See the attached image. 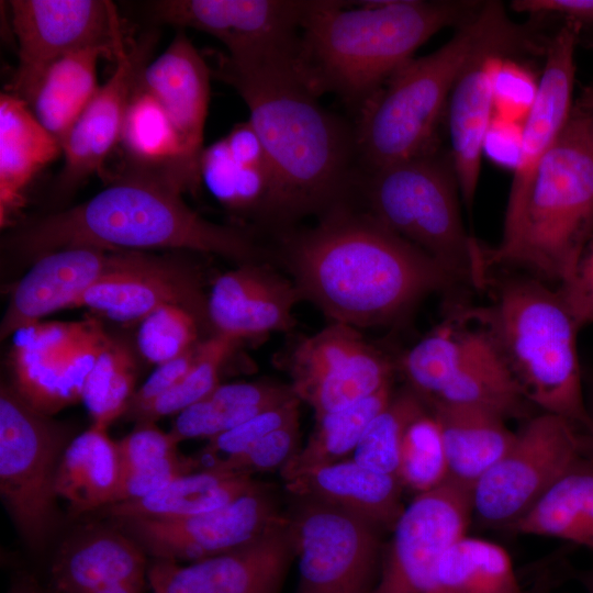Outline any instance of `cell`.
Here are the masks:
<instances>
[{
	"label": "cell",
	"instance_id": "7402d4cb",
	"mask_svg": "<svg viewBox=\"0 0 593 593\" xmlns=\"http://www.w3.org/2000/svg\"><path fill=\"white\" fill-rule=\"evenodd\" d=\"M211 77V67L181 32L163 54L144 67L136 81L166 112L181 144L186 165L200 181Z\"/></svg>",
	"mask_w": 593,
	"mask_h": 593
},
{
	"label": "cell",
	"instance_id": "8d00e7d4",
	"mask_svg": "<svg viewBox=\"0 0 593 593\" xmlns=\"http://www.w3.org/2000/svg\"><path fill=\"white\" fill-rule=\"evenodd\" d=\"M136 365L131 350L111 342L89 372L81 401L92 423L108 427L125 414L134 394Z\"/></svg>",
	"mask_w": 593,
	"mask_h": 593
},
{
	"label": "cell",
	"instance_id": "f907efd6",
	"mask_svg": "<svg viewBox=\"0 0 593 593\" xmlns=\"http://www.w3.org/2000/svg\"><path fill=\"white\" fill-rule=\"evenodd\" d=\"M511 7L534 18L562 19L564 23L575 25L579 35L593 29V0H514Z\"/></svg>",
	"mask_w": 593,
	"mask_h": 593
},
{
	"label": "cell",
	"instance_id": "7a4b0ae2",
	"mask_svg": "<svg viewBox=\"0 0 593 593\" xmlns=\"http://www.w3.org/2000/svg\"><path fill=\"white\" fill-rule=\"evenodd\" d=\"M211 71L248 108L272 171V222L343 204L355 177V128L322 107L300 57L239 64L220 54Z\"/></svg>",
	"mask_w": 593,
	"mask_h": 593
},
{
	"label": "cell",
	"instance_id": "60d3db41",
	"mask_svg": "<svg viewBox=\"0 0 593 593\" xmlns=\"http://www.w3.org/2000/svg\"><path fill=\"white\" fill-rule=\"evenodd\" d=\"M201 331L215 335L190 310L165 304L141 321L136 336L137 348L147 361L159 366L201 343Z\"/></svg>",
	"mask_w": 593,
	"mask_h": 593
},
{
	"label": "cell",
	"instance_id": "ac0fdd59",
	"mask_svg": "<svg viewBox=\"0 0 593 593\" xmlns=\"http://www.w3.org/2000/svg\"><path fill=\"white\" fill-rule=\"evenodd\" d=\"M295 553L290 522L238 549L180 566L155 560L153 593H279Z\"/></svg>",
	"mask_w": 593,
	"mask_h": 593
},
{
	"label": "cell",
	"instance_id": "2e32d148",
	"mask_svg": "<svg viewBox=\"0 0 593 593\" xmlns=\"http://www.w3.org/2000/svg\"><path fill=\"white\" fill-rule=\"evenodd\" d=\"M287 521L271 495L261 488L222 507L197 515L136 517L119 522L155 560L195 562L251 544Z\"/></svg>",
	"mask_w": 593,
	"mask_h": 593
},
{
	"label": "cell",
	"instance_id": "f1b7e54d",
	"mask_svg": "<svg viewBox=\"0 0 593 593\" xmlns=\"http://www.w3.org/2000/svg\"><path fill=\"white\" fill-rule=\"evenodd\" d=\"M107 428L92 423L70 440L61 457L55 491L74 515L115 503L122 467L116 441Z\"/></svg>",
	"mask_w": 593,
	"mask_h": 593
},
{
	"label": "cell",
	"instance_id": "ab89813d",
	"mask_svg": "<svg viewBox=\"0 0 593 593\" xmlns=\"http://www.w3.org/2000/svg\"><path fill=\"white\" fill-rule=\"evenodd\" d=\"M398 479L416 494L433 490L448 480V467L440 428L429 411L407 427L399 460Z\"/></svg>",
	"mask_w": 593,
	"mask_h": 593
},
{
	"label": "cell",
	"instance_id": "603a6c76",
	"mask_svg": "<svg viewBox=\"0 0 593 593\" xmlns=\"http://www.w3.org/2000/svg\"><path fill=\"white\" fill-rule=\"evenodd\" d=\"M299 300L292 281L250 262L215 279L208 312L215 334L239 340L290 329L295 323L292 309Z\"/></svg>",
	"mask_w": 593,
	"mask_h": 593
},
{
	"label": "cell",
	"instance_id": "d6986e66",
	"mask_svg": "<svg viewBox=\"0 0 593 593\" xmlns=\"http://www.w3.org/2000/svg\"><path fill=\"white\" fill-rule=\"evenodd\" d=\"M137 254L79 246L35 259L11 293L0 325V338L14 335L55 311L75 306L88 289L130 266Z\"/></svg>",
	"mask_w": 593,
	"mask_h": 593
},
{
	"label": "cell",
	"instance_id": "836d02e7",
	"mask_svg": "<svg viewBox=\"0 0 593 593\" xmlns=\"http://www.w3.org/2000/svg\"><path fill=\"white\" fill-rule=\"evenodd\" d=\"M429 593H526L507 551L467 534L440 557Z\"/></svg>",
	"mask_w": 593,
	"mask_h": 593
},
{
	"label": "cell",
	"instance_id": "d6a6232c",
	"mask_svg": "<svg viewBox=\"0 0 593 593\" xmlns=\"http://www.w3.org/2000/svg\"><path fill=\"white\" fill-rule=\"evenodd\" d=\"M101 57L113 56L105 48L90 47L59 58L47 69L26 102L60 146L100 88L97 65Z\"/></svg>",
	"mask_w": 593,
	"mask_h": 593
},
{
	"label": "cell",
	"instance_id": "44dd1931",
	"mask_svg": "<svg viewBox=\"0 0 593 593\" xmlns=\"http://www.w3.org/2000/svg\"><path fill=\"white\" fill-rule=\"evenodd\" d=\"M165 304L190 310L213 331L208 296L198 275L180 262L143 251L130 266L88 289L75 306H86L112 321L128 324L141 322Z\"/></svg>",
	"mask_w": 593,
	"mask_h": 593
},
{
	"label": "cell",
	"instance_id": "b9f144b4",
	"mask_svg": "<svg viewBox=\"0 0 593 593\" xmlns=\"http://www.w3.org/2000/svg\"><path fill=\"white\" fill-rule=\"evenodd\" d=\"M299 404L300 400L293 398L210 438L202 451L203 458L208 460L206 467L245 452L273 429L299 418Z\"/></svg>",
	"mask_w": 593,
	"mask_h": 593
},
{
	"label": "cell",
	"instance_id": "7bdbcfd3",
	"mask_svg": "<svg viewBox=\"0 0 593 593\" xmlns=\"http://www.w3.org/2000/svg\"><path fill=\"white\" fill-rule=\"evenodd\" d=\"M299 441V418H295L264 436L245 452L210 467L248 474L281 471L300 450Z\"/></svg>",
	"mask_w": 593,
	"mask_h": 593
},
{
	"label": "cell",
	"instance_id": "e575fe53",
	"mask_svg": "<svg viewBox=\"0 0 593 593\" xmlns=\"http://www.w3.org/2000/svg\"><path fill=\"white\" fill-rule=\"evenodd\" d=\"M392 387L342 410L315 418V427L303 448L281 469V475L343 460L355 451L373 418L393 396Z\"/></svg>",
	"mask_w": 593,
	"mask_h": 593
},
{
	"label": "cell",
	"instance_id": "6da1fadb",
	"mask_svg": "<svg viewBox=\"0 0 593 593\" xmlns=\"http://www.w3.org/2000/svg\"><path fill=\"white\" fill-rule=\"evenodd\" d=\"M313 227L286 232L282 259L301 299L354 327L393 322L459 282L426 253L345 203Z\"/></svg>",
	"mask_w": 593,
	"mask_h": 593
},
{
	"label": "cell",
	"instance_id": "680465c9",
	"mask_svg": "<svg viewBox=\"0 0 593 593\" xmlns=\"http://www.w3.org/2000/svg\"><path fill=\"white\" fill-rule=\"evenodd\" d=\"M583 450L584 454L593 457V436L583 434Z\"/></svg>",
	"mask_w": 593,
	"mask_h": 593
},
{
	"label": "cell",
	"instance_id": "6f0895ef",
	"mask_svg": "<svg viewBox=\"0 0 593 593\" xmlns=\"http://www.w3.org/2000/svg\"><path fill=\"white\" fill-rule=\"evenodd\" d=\"M10 593H46L32 584H20Z\"/></svg>",
	"mask_w": 593,
	"mask_h": 593
},
{
	"label": "cell",
	"instance_id": "9c48e42d",
	"mask_svg": "<svg viewBox=\"0 0 593 593\" xmlns=\"http://www.w3.org/2000/svg\"><path fill=\"white\" fill-rule=\"evenodd\" d=\"M69 429L29 404L13 385L0 391V494L23 539L41 548L54 527L55 483Z\"/></svg>",
	"mask_w": 593,
	"mask_h": 593
},
{
	"label": "cell",
	"instance_id": "e0dca14e",
	"mask_svg": "<svg viewBox=\"0 0 593 593\" xmlns=\"http://www.w3.org/2000/svg\"><path fill=\"white\" fill-rule=\"evenodd\" d=\"M579 44L575 25L563 23L549 38L537 96L523 122L519 155L514 167L501 242L508 245L519 226L536 171L558 141L573 109L574 53Z\"/></svg>",
	"mask_w": 593,
	"mask_h": 593
},
{
	"label": "cell",
	"instance_id": "83f0119b",
	"mask_svg": "<svg viewBox=\"0 0 593 593\" xmlns=\"http://www.w3.org/2000/svg\"><path fill=\"white\" fill-rule=\"evenodd\" d=\"M438 422L448 480L471 491L474 483L507 451L515 433L494 412L467 405L427 402Z\"/></svg>",
	"mask_w": 593,
	"mask_h": 593
},
{
	"label": "cell",
	"instance_id": "f546056e",
	"mask_svg": "<svg viewBox=\"0 0 593 593\" xmlns=\"http://www.w3.org/2000/svg\"><path fill=\"white\" fill-rule=\"evenodd\" d=\"M200 176L227 210L272 222L273 177L262 148L232 147L222 137L204 147Z\"/></svg>",
	"mask_w": 593,
	"mask_h": 593
},
{
	"label": "cell",
	"instance_id": "cb8c5ba5",
	"mask_svg": "<svg viewBox=\"0 0 593 593\" xmlns=\"http://www.w3.org/2000/svg\"><path fill=\"white\" fill-rule=\"evenodd\" d=\"M282 478L287 490L299 499L343 510L380 530H392L404 511L399 479L354 459L301 469Z\"/></svg>",
	"mask_w": 593,
	"mask_h": 593
},
{
	"label": "cell",
	"instance_id": "52a82bcc",
	"mask_svg": "<svg viewBox=\"0 0 593 593\" xmlns=\"http://www.w3.org/2000/svg\"><path fill=\"white\" fill-rule=\"evenodd\" d=\"M593 236V152L584 113L572 109L558 141L541 160L512 242L484 249V265L514 267L546 283L573 275Z\"/></svg>",
	"mask_w": 593,
	"mask_h": 593
},
{
	"label": "cell",
	"instance_id": "681fc988",
	"mask_svg": "<svg viewBox=\"0 0 593 593\" xmlns=\"http://www.w3.org/2000/svg\"><path fill=\"white\" fill-rule=\"evenodd\" d=\"M200 344L201 343L182 355L157 366L144 384L134 392L125 415L131 417L177 385L195 363Z\"/></svg>",
	"mask_w": 593,
	"mask_h": 593
},
{
	"label": "cell",
	"instance_id": "ba28073f",
	"mask_svg": "<svg viewBox=\"0 0 593 593\" xmlns=\"http://www.w3.org/2000/svg\"><path fill=\"white\" fill-rule=\"evenodd\" d=\"M367 171L370 216L439 262L459 283L477 289L488 284L484 248L467 234L461 220L450 153L436 145Z\"/></svg>",
	"mask_w": 593,
	"mask_h": 593
},
{
	"label": "cell",
	"instance_id": "f35d334b",
	"mask_svg": "<svg viewBox=\"0 0 593 593\" xmlns=\"http://www.w3.org/2000/svg\"><path fill=\"white\" fill-rule=\"evenodd\" d=\"M237 342L223 334H215L201 342L198 358L188 374L130 418L138 423H154L160 417L179 414L206 398L220 384L221 367Z\"/></svg>",
	"mask_w": 593,
	"mask_h": 593
},
{
	"label": "cell",
	"instance_id": "db71d44e",
	"mask_svg": "<svg viewBox=\"0 0 593 593\" xmlns=\"http://www.w3.org/2000/svg\"><path fill=\"white\" fill-rule=\"evenodd\" d=\"M573 107L582 112H593V82L582 90Z\"/></svg>",
	"mask_w": 593,
	"mask_h": 593
},
{
	"label": "cell",
	"instance_id": "f5cc1de1",
	"mask_svg": "<svg viewBox=\"0 0 593 593\" xmlns=\"http://www.w3.org/2000/svg\"><path fill=\"white\" fill-rule=\"evenodd\" d=\"M145 584L118 583L94 591L93 593H142Z\"/></svg>",
	"mask_w": 593,
	"mask_h": 593
},
{
	"label": "cell",
	"instance_id": "1f68e13d",
	"mask_svg": "<svg viewBox=\"0 0 593 593\" xmlns=\"http://www.w3.org/2000/svg\"><path fill=\"white\" fill-rule=\"evenodd\" d=\"M585 455L508 528L525 535L563 539L593 551V457Z\"/></svg>",
	"mask_w": 593,
	"mask_h": 593
},
{
	"label": "cell",
	"instance_id": "d590c367",
	"mask_svg": "<svg viewBox=\"0 0 593 593\" xmlns=\"http://www.w3.org/2000/svg\"><path fill=\"white\" fill-rule=\"evenodd\" d=\"M479 328L456 327L446 321L410 348L400 368L411 389L425 401L434 399L472 349Z\"/></svg>",
	"mask_w": 593,
	"mask_h": 593
},
{
	"label": "cell",
	"instance_id": "5b68a950",
	"mask_svg": "<svg viewBox=\"0 0 593 593\" xmlns=\"http://www.w3.org/2000/svg\"><path fill=\"white\" fill-rule=\"evenodd\" d=\"M546 42L535 27L511 21L501 2H483L446 44L410 59L362 107L354 127L357 157L371 170L434 148L446 101L474 57L488 51L542 54Z\"/></svg>",
	"mask_w": 593,
	"mask_h": 593
},
{
	"label": "cell",
	"instance_id": "74e56055",
	"mask_svg": "<svg viewBox=\"0 0 593 593\" xmlns=\"http://www.w3.org/2000/svg\"><path fill=\"white\" fill-rule=\"evenodd\" d=\"M426 410L425 400L412 389L393 394L366 429L353 459L398 478L406 429Z\"/></svg>",
	"mask_w": 593,
	"mask_h": 593
},
{
	"label": "cell",
	"instance_id": "277c9868",
	"mask_svg": "<svg viewBox=\"0 0 593 593\" xmlns=\"http://www.w3.org/2000/svg\"><path fill=\"white\" fill-rule=\"evenodd\" d=\"M14 245L34 259L79 246L131 251L188 249L240 265L257 262L259 255L243 231L201 217L164 179L131 169L88 201L30 225L14 238Z\"/></svg>",
	"mask_w": 593,
	"mask_h": 593
},
{
	"label": "cell",
	"instance_id": "9a60e30c",
	"mask_svg": "<svg viewBox=\"0 0 593 593\" xmlns=\"http://www.w3.org/2000/svg\"><path fill=\"white\" fill-rule=\"evenodd\" d=\"M471 517L470 490L450 480L416 494L382 551L372 593H429L440 557L467 534Z\"/></svg>",
	"mask_w": 593,
	"mask_h": 593
},
{
	"label": "cell",
	"instance_id": "bcb514c9",
	"mask_svg": "<svg viewBox=\"0 0 593 593\" xmlns=\"http://www.w3.org/2000/svg\"><path fill=\"white\" fill-rule=\"evenodd\" d=\"M199 463V460L180 456L177 452L164 459L122 471L115 503L136 501L148 496L175 479L192 472Z\"/></svg>",
	"mask_w": 593,
	"mask_h": 593
},
{
	"label": "cell",
	"instance_id": "484cf974",
	"mask_svg": "<svg viewBox=\"0 0 593 593\" xmlns=\"http://www.w3.org/2000/svg\"><path fill=\"white\" fill-rule=\"evenodd\" d=\"M60 144L42 126L27 103L0 96V224L8 226L25 201L35 176L59 154Z\"/></svg>",
	"mask_w": 593,
	"mask_h": 593
},
{
	"label": "cell",
	"instance_id": "f6af8a7d",
	"mask_svg": "<svg viewBox=\"0 0 593 593\" xmlns=\"http://www.w3.org/2000/svg\"><path fill=\"white\" fill-rule=\"evenodd\" d=\"M261 412L222 406L210 398L190 405L180 412L170 433L180 443L192 438H212Z\"/></svg>",
	"mask_w": 593,
	"mask_h": 593
},
{
	"label": "cell",
	"instance_id": "30bf717a",
	"mask_svg": "<svg viewBox=\"0 0 593 593\" xmlns=\"http://www.w3.org/2000/svg\"><path fill=\"white\" fill-rule=\"evenodd\" d=\"M583 434L555 414L528 418L507 451L472 486V517L510 527L584 454Z\"/></svg>",
	"mask_w": 593,
	"mask_h": 593
},
{
	"label": "cell",
	"instance_id": "4dcf8cb0",
	"mask_svg": "<svg viewBox=\"0 0 593 593\" xmlns=\"http://www.w3.org/2000/svg\"><path fill=\"white\" fill-rule=\"evenodd\" d=\"M261 488L251 474L208 467L183 474L148 496L105 508L118 521L184 517L216 510Z\"/></svg>",
	"mask_w": 593,
	"mask_h": 593
},
{
	"label": "cell",
	"instance_id": "4316f807",
	"mask_svg": "<svg viewBox=\"0 0 593 593\" xmlns=\"http://www.w3.org/2000/svg\"><path fill=\"white\" fill-rule=\"evenodd\" d=\"M145 551L130 536L110 529L72 540L56 558L52 577L58 593H93L118 584H145Z\"/></svg>",
	"mask_w": 593,
	"mask_h": 593
},
{
	"label": "cell",
	"instance_id": "7dc6e473",
	"mask_svg": "<svg viewBox=\"0 0 593 593\" xmlns=\"http://www.w3.org/2000/svg\"><path fill=\"white\" fill-rule=\"evenodd\" d=\"M179 441L154 423L138 426L116 441L122 471L134 469L177 454Z\"/></svg>",
	"mask_w": 593,
	"mask_h": 593
},
{
	"label": "cell",
	"instance_id": "5bb4252c",
	"mask_svg": "<svg viewBox=\"0 0 593 593\" xmlns=\"http://www.w3.org/2000/svg\"><path fill=\"white\" fill-rule=\"evenodd\" d=\"M291 388L315 418L391 385L393 365L356 327L332 322L301 339L288 359Z\"/></svg>",
	"mask_w": 593,
	"mask_h": 593
},
{
	"label": "cell",
	"instance_id": "8fae6325",
	"mask_svg": "<svg viewBox=\"0 0 593 593\" xmlns=\"http://www.w3.org/2000/svg\"><path fill=\"white\" fill-rule=\"evenodd\" d=\"M300 500L289 516L299 556L294 593H372L383 551L380 529L334 506Z\"/></svg>",
	"mask_w": 593,
	"mask_h": 593
},
{
	"label": "cell",
	"instance_id": "ffe728a7",
	"mask_svg": "<svg viewBox=\"0 0 593 593\" xmlns=\"http://www.w3.org/2000/svg\"><path fill=\"white\" fill-rule=\"evenodd\" d=\"M155 42L153 34H144L130 44L116 60L111 77L68 132L61 143L65 157L58 177L61 191H69L102 171L107 158L120 143L132 92L138 75L148 64Z\"/></svg>",
	"mask_w": 593,
	"mask_h": 593
},
{
	"label": "cell",
	"instance_id": "c3c4849f",
	"mask_svg": "<svg viewBox=\"0 0 593 593\" xmlns=\"http://www.w3.org/2000/svg\"><path fill=\"white\" fill-rule=\"evenodd\" d=\"M556 289L580 331L593 324V236L571 278Z\"/></svg>",
	"mask_w": 593,
	"mask_h": 593
},
{
	"label": "cell",
	"instance_id": "11a10c76",
	"mask_svg": "<svg viewBox=\"0 0 593 593\" xmlns=\"http://www.w3.org/2000/svg\"><path fill=\"white\" fill-rule=\"evenodd\" d=\"M583 113H584V119H585L586 136L593 152V112H583Z\"/></svg>",
	"mask_w": 593,
	"mask_h": 593
},
{
	"label": "cell",
	"instance_id": "3957f363",
	"mask_svg": "<svg viewBox=\"0 0 593 593\" xmlns=\"http://www.w3.org/2000/svg\"><path fill=\"white\" fill-rule=\"evenodd\" d=\"M314 0L301 30L300 59L314 91L362 107L415 51L445 27H459L478 1Z\"/></svg>",
	"mask_w": 593,
	"mask_h": 593
},
{
	"label": "cell",
	"instance_id": "d4e9b609",
	"mask_svg": "<svg viewBox=\"0 0 593 593\" xmlns=\"http://www.w3.org/2000/svg\"><path fill=\"white\" fill-rule=\"evenodd\" d=\"M503 57L510 56L495 51L479 54L463 69L450 93V154L468 209L474 200L484 142L494 116V79Z\"/></svg>",
	"mask_w": 593,
	"mask_h": 593
},
{
	"label": "cell",
	"instance_id": "91938a15",
	"mask_svg": "<svg viewBox=\"0 0 593 593\" xmlns=\"http://www.w3.org/2000/svg\"><path fill=\"white\" fill-rule=\"evenodd\" d=\"M591 415H592V418H593V410L591 411Z\"/></svg>",
	"mask_w": 593,
	"mask_h": 593
},
{
	"label": "cell",
	"instance_id": "8992f818",
	"mask_svg": "<svg viewBox=\"0 0 593 593\" xmlns=\"http://www.w3.org/2000/svg\"><path fill=\"white\" fill-rule=\"evenodd\" d=\"M491 306L462 313L483 323L529 403L593 436L577 348L580 329L557 289L532 277L496 282Z\"/></svg>",
	"mask_w": 593,
	"mask_h": 593
},
{
	"label": "cell",
	"instance_id": "ee69618b",
	"mask_svg": "<svg viewBox=\"0 0 593 593\" xmlns=\"http://www.w3.org/2000/svg\"><path fill=\"white\" fill-rule=\"evenodd\" d=\"M538 81L524 66L503 57L494 79V116L523 123L537 96Z\"/></svg>",
	"mask_w": 593,
	"mask_h": 593
},
{
	"label": "cell",
	"instance_id": "9f6ffc18",
	"mask_svg": "<svg viewBox=\"0 0 593 593\" xmlns=\"http://www.w3.org/2000/svg\"><path fill=\"white\" fill-rule=\"evenodd\" d=\"M580 581L588 593H593V569L579 575Z\"/></svg>",
	"mask_w": 593,
	"mask_h": 593
},
{
	"label": "cell",
	"instance_id": "816d5d0a",
	"mask_svg": "<svg viewBox=\"0 0 593 593\" xmlns=\"http://www.w3.org/2000/svg\"><path fill=\"white\" fill-rule=\"evenodd\" d=\"M522 135L523 123L493 116L483 149L496 163L515 167L519 155Z\"/></svg>",
	"mask_w": 593,
	"mask_h": 593
},
{
	"label": "cell",
	"instance_id": "4fadbf2b",
	"mask_svg": "<svg viewBox=\"0 0 593 593\" xmlns=\"http://www.w3.org/2000/svg\"><path fill=\"white\" fill-rule=\"evenodd\" d=\"M314 0H159L156 21L214 36L233 61L251 64L300 51L303 21Z\"/></svg>",
	"mask_w": 593,
	"mask_h": 593
},
{
	"label": "cell",
	"instance_id": "7c38bea8",
	"mask_svg": "<svg viewBox=\"0 0 593 593\" xmlns=\"http://www.w3.org/2000/svg\"><path fill=\"white\" fill-rule=\"evenodd\" d=\"M19 44L12 93L25 102L47 69L72 52L102 47L118 60L128 48L116 8L104 0H13Z\"/></svg>",
	"mask_w": 593,
	"mask_h": 593
}]
</instances>
